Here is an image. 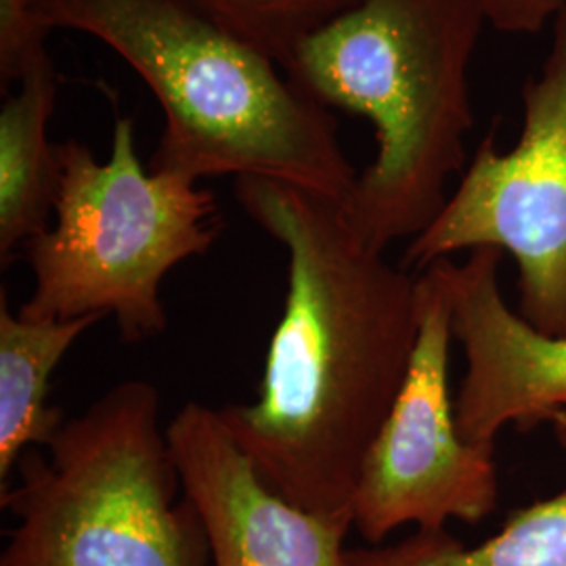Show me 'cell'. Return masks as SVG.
Instances as JSON below:
<instances>
[{"label": "cell", "mask_w": 566, "mask_h": 566, "mask_svg": "<svg viewBox=\"0 0 566 566\" xmlns=\"http://www.w3.org/2000/svg\"><path fill=\"white\" fill-rule=\"evenodd\" d=\"M235 200L287 252V294L256 401L219 409L283 500L353 526L367 449L418 340V275L386 261L343 203L298 185L240 177Z\"/></svg>", "instance_id": "6da1fadb"}, {"label": "cell", "mask_w": 566, "mask_h": 566, "mask_svg": "<svg viewBox=\"0 0 566 566\" xmlns=\"http://www.w3.org/2000/svg\"><path fill=\"white\" fill-rule=\"evenodd\" d=\"M42 25L95 36L149 86L164 130L149 170L263 177L344 202L359 177L338 122L282 65L187 0H30Z\"/></svg>", "instance_id": "7a4b0ae2"}, {"label": "cell", "mask_w": 566, "mask_h": 566, "mask_svg": "<svg viewBox=\"0 0 566 566\" xmlns=\"http://www.w3.org/2000/svg\"><path fill=\"white\" fill-rule=\"evenodd\" d=\"M489 25L472 0H359L298 44L285 76L322 107L361 114L376 158L344 200L369 248L413 240L447 203L474 126L470 65Z\"/></svg>", "instance_id": "3957f363"}, {"label": "cell", "mask_w": 566, "mask_h": 566, "mask_svg": "<svg viewBox=\"0 0 566 566\" xmlns=\"http://www.w3.org/2000/svg\"><path fill=\"white\" fill-rule=\"evenodd\" d=\"M160 390L109 388L0 493L15 525L0 566H212L202 514L160 424Z\"/></svg>", "instance_id": "277c9868"}, {"label": "cell", "mask_w": 566, "mask_h": 566, "mask_svg": "<svg viewBox=\"0 0 566 566\" xmlns=\"http://www.w3.org/2000/svg\"><path fill=\"white\" fill-rule=\"evenodd\" d=\"M60 160L53 223L23 248L34 290L18 313L114 315L124 343L163 336L164 280L217 242L223 227L217 198L189 177L145 168L130 116L114 122L105 163L76 139L60 143Z\"/></svg>", "instance_id": "5b68a950"}, {"label": "cell", "mask_w": 566, "mask_h": 566, "mask_svg": "<svg viewBox=\"0 0 566 566\" xmlns=\"http://www.w3.org/2000/svg\"><path fill=\"white\" fill-rule=\"evenodd\" d=\"M476 248L514 256L518 315L566 338V4L546 60L523 86L518 143L500 151L495 130L486 133L439 217L407 243L403 266L424 271Z\"/></svg>", "instance_id": "8992f818"}, {"label": "cell", "mask_w": 566, "mask_h": 566, "mask_svg": "<svg viewBox=\"0 0 566 566\" xmlns=\"http://www.w3.org/2000/svg\"><path fill=\"white\" fill-rule=\"evenodd\" d=\"M418 340L399 397L367 449L353 497V526L380 546L403 525H474L500 500L495 449L464 441L449 395L453 340L446 283L430 264L418 273Z\"/></svg>", "instance_id": "52a82bcc"}, {"label": "cell", "mask_w": 566, "mask_h": 566, "mask_svg": "<svg viewBox=\"0 0 566 566\" xmlns=\"http://www.w3.org/2000/svg\"><path fill=\"white\" fill-rule=\"evenodd\" d=\"M502 261L504 252L476 248L464 263H432L465 355L455 422L464 441L486 449H495L504 426L531 430L549 422L566 453V338L539 332L507 306Z\"/></svg>", "instance_id": "ba28073f"}, {"label": "cell", "mask_w": 566, "mask_h": 566, "mask_svg": "<svg viewBox=\"0 0 566 566\" xmlns=\"http://www.w3.org/2000/svg\"><path fill=\"white\" fill-rule=\"evenodd\" d=\"M166 434L182 489L202 514L212 566H344L350 525L315 516L264 485L219 409L189 401Z\"/></svg>", "instance_id": "9c48e42d"}, {"label": "cell", "mask_w": 566, "mask_h": 566, "mask_svg": "<svg viewBox=\"0 0 566 566\" xmlns=\"http://www.w3.org/2000/svg\"><path fill=\"white\" fill-rule=\"evenodd\" d=\"M60 74L49 51L21 76L0 107V266L51 227L60 196V143L49 122L60 97Z\"/></svg>", "instance_id": "30bf717a"}, {"label": "cell", "mask_w": 566, "mask_h": 566, "mask_svg": "<svg viewBox=\"0 0 566 566\" xmlns=\"http://www.w3.org/2000/svg\"><path fill=\"white\" fill-rule=\"evenodd\" d=\"M103 315L76 319H25L13 315L0 296V493L15 476L21 455L46 447L67 422L63 409L49 403V378L65 353Z\"/></svg>", "instance_id": "8fae6325"}, {"label": "cell", "mask_w": 566, "mask_h": 566, "mask_svg": "<svg viewBox=\"0 0 566 566\" xmlns=\"http://www.w3.org/2000/svg\"><path fill=\"white\" fill-rule=\"evenodd\" d=\"M344 566H566V486L512 512L479 546H464L447 528H416L392 546L346 547Z\"/></svg>", "instance_id": "7c38bea8"}, {"label": "cell", "mask_w": 566, "mask_h": 566, "mask_svg": "<svg viewBox=\"0 0 566 566\" xmlns=\"http://www.w3.org/2000/svg\"><path fill=\"white\" fill-rule=\"evenodd\" d=\"M283 65L301 42L359 0H187Z\"/></svg>", "instance_id": "4fadbf2b"}, {"label": "cell", "mask_w": 566, "mask_h": 566, "mask_svg": "<svg viewBox=\"0 0 566 566\" xmlns=\"http://www.w3.org/2000/svg\"><path fill=\"white\" fill-rule=\"evenodd\" d=\"M49 30L36 20L30 0H0V86L18 84L46 53Z\"/></svg>", "instance_id": "5bb4252c"}, {"label": "cell", "mask_w": 566, "mask_h": 566, "mask_svg": "<svg viewBox=\"0 0 566 566\" xmlns=\"http://www.w3.org/2000/svg\"><path fill=\"white\" fill-rule=\"evenodd\" d=\"M486 23L504 34H537L563 11L566 0H472Z\"/></svg>", "instance_id": "9a60e30c"}]
</instances>
